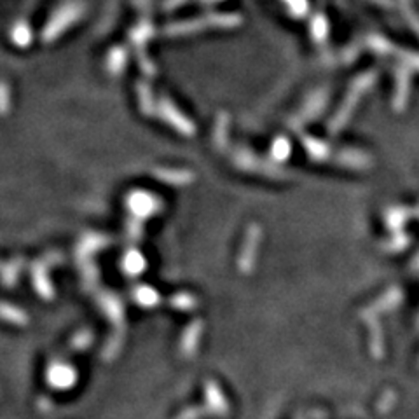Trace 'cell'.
Masks as SVG:
<instances>
[{
    "instance_id": "3",
    "label": "cell",
    "mask_w": 419,
    "mask_h": 419,
    "mask_svg": "<svg viewBox=\"0 0 419 419\" xmlns=\"http://www.w3.org/2000/svg\"><path fill=\"white\" fill-rule=\"evenodd\" d=\"M310 34H311V39H313L316 44H325L327 39H329V34H330V25H329V20H327L325 14L316 13L315 16H311Z\"/></svg>"
},
{
    "instance_id": "5",
    "label": "cell",
    "mask_w": 419,
    "mask_h": 419,
    "mask_svg": "<svg viewBox=\"0 0 419 419\" xmlns=\"http://www.w3.org/2000/svg\"><path fill=\"white\" fill-rule=\"evenodd\" d=\"M128 63V53L124 48H114L107 56V69L112 74H121Z\"/></svg>"
},
{
    "instance_id": "11",
    "label": "cell",
    "mask_w": 419,
    "mask_h": 419,
    "mask_svg": "<svg viewBox=\"0 0 419 419\" xmlns=\"http://www.w3.org/2000/svg\"><path fill=\"white\" fill-rule=\"evenodd\" d=\"M397 58L400 60V63L406 67H409L411 70H419V53L414 51H404V49H397L395 53Z\"/></svg>"
},
{
    "instance_id": "2",
    "label": "cell",
    "mask_w": 419,
    "mask_h": 419,
    "mask_svg": "<svg viewBox=\"0 0 419 419\" xmlns=\"http://www.w3.org/2000/svg\"><path fill=\"white\" fill-rule=\"evenodd\" d=\"M84 13V4L77 2V0H72V2H67L56 11L51 16V20L46 25L44 32H42V39H44L46 44H51L55 39H58L67 28L72 27L74 23L83 18Z\"/></svg>"
},
{
    "instance_id": "8",
    "label": "cell",
    "mask_w": 419,
    "mask_h": 419,
    "mask_svg": "<svg viewBox=\"0 0 419 419\" xmlns=\"http://www.w3.org/2000/svg\"><path fill=\"white\" fill-rule=\"evenodd\" d=\"M151 35H152V27L151 23H147V21H142V23L131 32V42H133V46L137 48V51H140V48H144V44L151 39Z\"/></svg>"
},
{
    "instance_id": "4",
    "label": "cell",
    "mask_w": 419,
    "mask_h": 419,
    "mask_svg": "<svg viewBox=\"0 0 419 419\" xmlns=\"http://www.w3.org/2000/svg\"><path fill=\"white\" fill-rule=\"evenodd\" d=\"M365 44L369 46L372 53L379 56H395L397 48L388 41V39L381 37V35H369Z\"/></svg>"
},
{
    "instance_id": "1",
    "label": "cell",
    "mask_w": 419,
    "mask_h": 419,
    "mask_svg": "<svg viewBox=\"0 0 419 419\" xmlns=\"http://www.w3.org/2000/svg\"><path fill=\"white\" fill-rule=\"evenodd\" d=\"M243 23V18L240 14H210V16L200 18V20H186L177 21V23L165 27V35L170 37H179V35H189L196 34V32L212 30V28H224V30H231Z\"/></svg>"
},
{
    "instance_id": "6",
    "label": "cell",
    "mask_w": 419,
    "mask_h": 419,
    "mask_svg": "<svg viewBox=\"0 0 419 419\" xmlns=\"http://www.w3.org/2000/svg\"><path fill=\"white\" fill-rule=\"evenodd\" d=\"M411 72H413V70L406 65H400L399 69H397L395 77H397V98H399V100H404V97H407V93H409Z\"/></svg>"
},
{
    "instance_id": "10",
    "label": "cell",
    "mask_w": 419,
    "mask_h": 419,
    "mask_svg": "<svg viewBox=\"0 0 419 419\" xmlns=\"http://www.w3.org/2000/svg\"><path fill=\"white\" fill-rule=\"evenodd\" d=\"M282 2L285 4L287 9L294 18H304L310 13V2L308 0H282Z\"/></svg>"
},
{
    "instance_id": "13",
    "label": "cell",
    "mask_w": 419,
    "mask_h": 419,
    "mask_svg": "<svg viewBox=\"0 0 419 419\" xmlns=\"http://www.w3.org/2000/svg\"><path fill=\"white\" fill-rule=\"evenodd\" d=\"M135 2H145V0H135Z\"/></svg>"
},
{
    "instance_id": "12",
    "label": "cell",
    "mask_w": 419,
    "mask_h": 419,
    "mask_svg": "<svg viewBox=\"0 0 419 419\" xmlns=\"http://www.w3.org/2000/svg\"><path fill=\"white\" fill-rule=\"evenodd\" d=\"M200 2H203V4H210V2H219V0H200Z\"/></svg>"
},
{
    "instance_id": "7",
    "label": "cell",
    "mask_w": 419,
    "mask_h": 419,
    "mask_svg": "<svg viewBox=\"0 0 419 419\" xmlns=\"http://www.w3.org/2000/svg\"><path fill=\"white\" fill-rule=\"evenodd\" d=\"M11 37H13V42L16 46H20V48H27V46L32 44V30L30 27H28L25 21H20V23L14 25L13 28V34H11Z\"/></svg>"
},
{
    "instance_id": "9",
    "label": "cell",
    "mask_w": 419,
    "mask_h": 419,
    "mask_svg": "<svg viewBox=\"0 0 419 419\" xmlns=\"http://www.w3.org/2000/svg\"><path fill=\"white\" fill-rule=\"evenodd\" d=\"M399 2H400V7H402V13H404V18H406V21L419 35V14H416V9H414L413 6V0H399Z\"/></svg>"
}]
</instances>
